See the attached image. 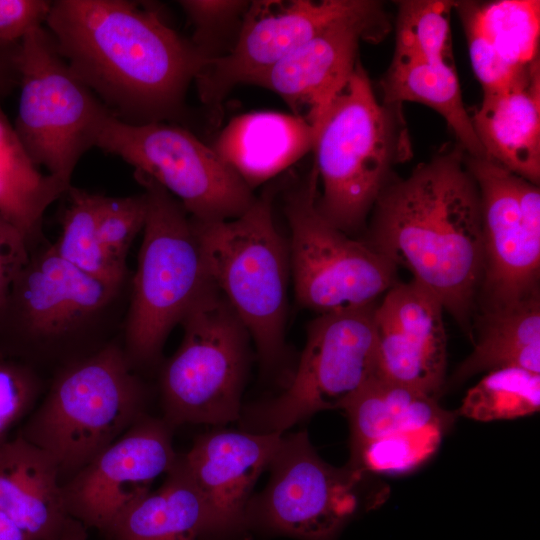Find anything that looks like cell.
Here are the masks:
<instances>
[{"label":"cell","mask_w":540,"mask_h":540,"mask_svg":"<svg viewBox=\"0 0 540 540\" xmlns=\"http://www.w3.org/2000/svg\"><path fill=\"white\" fill-rule=\"evenodd\" d=\"M45 27L72 73L123 123H174L203 57L159 11L129 0H54Z\"/></svg>","instance_id":"obj_1"},{"label":"cell","mask_w":540,"mask_h":540,"mask_svg":"<svg viewBox=\"0 0 540 540\" xmlns=\"http://www.w3.org/2000/svg\"><path fill=\"white\" fill-rule=\"evenodd\" d=\"M431 291L472 337L483 277L480 192L456 143L378 196L366 240Z\"/></svg>","instance_id":"obj_2"},{"label":"cell","mask_w":540,"mask_h":540,"mask_svg":"<svg viewBox=\"0 0 540 540\" xmlns=\"http://www.w3.org/2000/svg\"><path fill=\"white\" fill-rule=\"evenodd\" d=\"M130 280L105 282L39 244L0 306V357L54 374L100 350L122 332Z\"/></svg>","instance_id":"obj_3"},{"label":"cell","mask_w":540,"mask_h":540,"mask_svg":"<svg viewBox=\"0 0 540 540\" xmlns=\"http://www.w3.org/2000/svg\"><path fill=\"white\" fill-rule=\"evenodd\" d=\"M317 207L348 235L365 227L395 164L408 160L411 143L401 105L380 102L358 60L315 134Z\"/></svg>","instance_id":"obj_4"},{"label":"cell","mask_w":540,"mask_h":540,"mask_svg":"<svg viewBox=\"0 0 540 540\" xmlns=\"http://www.w3.org/2000/svg\"><path fill=\"white\" fill-rule=\"evenodd\" d=\"M146 389L116 339L58 369L20 428L55 462L62 484L144 415Z\"/></svg>","instance_id":"obj_5"},{"label":"cell","mask_w":540,"mask_h":540,"mask_svg":"<svg viewBox=\"0 0 540 540\" xmlns=\"http://www.w3.org/2000/svg\"><path fill=\"white\" fill-rule=\"evenodd\" d=\"M134 177L144 189L147 215L121 343L136 369L158 361L172 329L213 282L181 203L147 175L135 171Z\"/></svg>","instance_id":"obj_6"},{"label":"cell","mask_w":540,"mask_h":540,"mask_svg":"<svg viewBox=\"0 0 540 540\" xmlns=\"http://www.w3.org/2000/svg\"><path fill=\"white\" fill-rule=\"evenodd\" d=\"M268 186L240 216L191 218L210 278L271 367L284 352L291 278L288 242L276 227Z\"/></svg>","instance_id":"obj_7"},{"label":"cell","mask_w":540,"mask_h":540,"mask_svg":"<svg viewBox=\"0 0 540 540\" xmlns=\"http://www.w3.org/2000/svg\"><path fill=\"white\" fill-rule=\"evenodd\" d=\"M20 96L14 130L30 160L71 185L112 115L70 70L45 26L28 33L17 57Z\"/></svg>","instance_id":"obj_8"},{"label":"cell","mask_w":540,"mask_h":540,"mask_svg":"<svg viewBox=\"0 0 540 540\" xmlns=\"http://www.w3.org/2000/svg\"><path fill=\"white\" fill-rule=\"evenodd\" d=\"M180 346L160 374L165 417L181 424L238 419L249 359V333L213 284L181 321Z\"/></svg>","instance_id":"obj_9"},{"label":"cell","mask_w":540,"mask_h":540,"mask_svg":"<svg viewBox=\"0 0 540 540\" xmlns=\"http://www.w3.org/2000/svg\"><path fill=\"white\" fill-rule=\"evenodd\" d=\"M318 184L313 167L284 194L290 273L297 302L318 314L375 304L397 282V267L320 213Z\"/></svg>","instance_id":"obj_10"},{"label":"cell","mask_w":540,"mask_h":540,"mask_svg":"<svg viewBox=\"0 0 540 540\" xmlns=\"http://www.w3.org/2000/svg\"><path fill=\"white\" fill-rule=\"evenodd\" d=\"M96 147L156 181L196 220L236 218L256 198L212 147L176 123L131 125L110 115Z\"/></svg>","instance_id":"obj_11"},{"label":"cell","mask_w":540,"mask_h":540,"mask_svg":"<svg viewBox=\"0 0 540 540\" xmlns=\"http://www.w3.org/2000/svg\"><path fill=\"white\" fill-rule=\"evenodd\" d=\"M377 303L318 314L312 320L290 384L279 397L255 409L254 432L282 434L317 412L345 409L377 374Z\"/></svg>","instance_id":"obj_12"},{"label":"cell","mask_w":540,"mask_h":540,"mask_svg":"<svg viewBox=\"0 0 540 540\" xmlns=\"http://www.w3.org/2000/svg\"><path fill=\"white\" fill-rule=\"evenodd\" d=\"M465 163L482 207L484 262L476 312L498 309L539 292L540 190L490 160L465 153Z\"/></svg>","instance_id":"obj_13"},{"label":"cell","mask_w":540,"mask_h":540,"mask_svg":"<svg viewBox=\"0 0 540 540\" xmlns=\"http://www.w3.org/2000/svg\"><path fill=\"white\" fill-rule=\"evenodd\" d=\"M270 481L248 516L301 540H333L357 506L361 475L335 468L315 451L305 431L281 438L269 464Z\"/></svg>","instance_id":"obj_14"},{"label":"cell","mask_w":540,"mask_h":540,"mask_svg":"<svg viewBox=\"0 0 540 540\" xmlns=\"http://www.w3.org/2000/svg\"><path fill=\"white\" fill-rule=\"evenodd\" d=\"M344 410L351 433L347 466L361 476L415 468L436 451L455 419L437 398L377 375Z\"/></svg>","instance_id":"obj_15"},{"label":"cell","mask_w":540,"mask_h":540,"mask_svg":"<svg viewBox=\"0 0 540 540\" xmlns=\"http://www.w3.org/2000/svg\"><path fill=\"white\" fill-rule=\"evenodd\" d=\"M369 0L251 1L236 40L224 55L205 60L194 81L211 114L238 84H249L335 21Z\"/></svg>","instance_id":"obj_16"},{"label":"cell","mask_w":540,"mask_h":540,"mask_svg":"<svg viewBox=\"0 0 540 540\" xmlns=\"http://www.w3.org/2000/svg\"><path fill=\"white\" fill-rule=\"evenodd\" d=\"M172 427L141 416L113 443L62 484L68 514L107 534L118 518L150 492L177 460Z\"/></svg>","instance_id":"obj_17"},{"label":"cell","mask_w":540,"mask_h":540,"mask_svg":"<svg viewBox=\"0 0 540 540\" xmlns=\"http://www.w3.org/2000/svg\"><path fill=\"white\" fill-rule=\"evenodd\" d=\"M389 28L383 3L369 0L365 8L335 21L249 84L275 92L316 134L353 73L359 42L378 41Z\"/></svg>","instance_id":"obj_18"},{"label":"cell","mask_w":540,"mask_h":540,"mask_svg":"<svg viewBox=\"0 0 540 540\" xmlns=\"http://www.w3.org/2000/svg\"><path fill=\"white\" fill-rule=\"evenodd\" d=\"M444 308L427 288L396 282L375 308L377 376L437 398L446 376Z\"/></svg>","instance_id":"obj_19"},{"label":"cell","mask_w":540,"mask_h":540,"mask_svg":"<svg viewBox=\"0 0 540 540\" xmlns=\"http://www.w3.org/2000/svg\"><path fill=\"white\" fill-rule=\"evenodd\" d=\"M281 433L220 430L198 437L180 455L210 513L212 532L239 528L252 488L269 466Z\"/></svg>","instance_id":"obj_20"},{"label":"cell","mask_w":540,"mask_h":540,"mask_svg":"<svg viewBox=\"0 0 540 540\" xmlns=\"http://www.w3.org/2000/svg\"><path fill=\"white\" fill-rule=\"evenodd\" d=\"M471 121L490 161L539 186V58L505 88L484 93Z\"/></svg>","instance_id":"obj_21"},{"label":"cell","mask_w":540,"mask_h":540,"mask_svg":"<svg viewBox=\"0 0 540 540\" xmlns=\"http://www.w3.org/2000/svg\"><path fill=\"white\" fill-rule=\"evenodd\" d=\"M0 511L28 540H55L70 516L54 460L18 433L0 448Z\"/></svg>","instance_id":"obj_22"},{"label":"cell","mask_w":540,"mask_h":540,"mask_svg":"<svg viewBox=\"0 0 540 540\" xmlns=\"http://www.w3.org/2000/svg\"><path fill=\"white\" fill-rule=\"evenodd\" d=\"M314 139V129L304 119L263 111L233 118L212 148L253 190L312 150Z\"/></svg>","instance_id":"obj_23"},{"label":"cell","mask_w":540,"mask_h":540,"mask_svg":"<svg viewBox=\"0 0 540 540\" xmlns=\"http://www.w3.org/2000/svg\"><path fill=\"white\" fill-rule=\"evenodd\" d=\"M208 532V507L178 455L160 488L133 503L106 535L113 540H196Z\"/></svg>","instance_id":"obj_24"},{"label":"cell","mask_w":540,"mask_h":540,"mask_svg":"<svg viewBox=\"0 0 540 540\" xmlns=\"http://www.w3.org/2000/svg\"><path fill=\"white\" fill-rule=\"evenodd\" d=\"M476 313L474 349L454 373V383L507 367L540 374V291L511 305Z\"/></svg>","instance_id":"obj_25"},{"label":"cell","mask_w":540,"mask_h":540,"mask_svg":"<svg viewBox=\"0 0 540 540\" xmlns=\"http://www.w3.org/2000/svg\"><path fill=\"white\" fill-rule=\"evenodd\" d=\"M380 87L384 103L417 102L434 109L468 156L489 160L465 108L454 62H391Z\"/></svg>","instance_id":"obj_26"},{"label":"cell","mask_w":540,"mask_h":540,"mask_svg":"<svg viewBox=\"0 0 540 540\" xmlns=\"http://www.w3.org/2000/svg\"><path fill=\"white\" fill-rule=\"evenodd\" d=\"M70 186L38 170L0 109V214L22 232L31 249L43 243L46 209Z\"/></svg>","instance_id":"obj_27"},{"label":"cell","mask_w":540,"mask_h":540,"mask_svg":"<svg viewBox=\"0 0 540 540\" xmlns=\"http://www.w3.org/2000/svg\"><path fill=\"white\" fill-rule=\"evenodd\" d=\"M455 10L512 69L539 58L540 1H456Z\"/></svg>","instance_id":"obj_28"},{"label":"cell","mask_w":540,"mask_h":540,"mask_svg":"<svg viewBox=\"0 0 540 540\" xmlns=\"http://www.w3.org/2000/svg\"><path fill=\"white\" fill-rule=\"evenodd\" d=\"M61 217V234L53 246L57 254L81 271L112 284L130 280L129 271L116 267L105 255L97 234L104 195L68 188Z\"/></svg>","instance_id":"obj_29"},{"label":"cell","mask_w":540,"mask_h":540,"mask_svg":"<svg viewBox=\"0 0 540 540\" xmlns=\"http://www.w3.org/2000/svg\"><path fill=\"white\" fill-rule=\"evenodd\" d=\"M456 1H398L392 63L454 62L451 14Z\"/></svg>","instance_id":"obj_30"},{"label":"cell","mask_w":540,"mask_h":540,"mask_svg":"<svg viewBox=\"0 0 540 540\" xmlns=\"http://www.w3.org/2000/svg\"><path fill=\"white\" fill-rule=\"evenodd\" d=\"M539 409L540 374L507 367L487 372L467 391L457 413L490 422L531 415Z\"/></svg>","instance_id":"obj_31"},{"label":"cell","mask_w":540,"mask_h":540,"mask_svg":"<svg viewBox=\"0 0 540 540\" xmlns=\"http://www.w3.org/2000/svg\"><path fill=\"white\" fill-rule=\"evenodd\" d=\"M147 215L144 192L132 196H104L97 222L100 245L107 258L119 269L128 271L126 259L129 249Z\"/></svg>","instance_id":"obj_32"},{"label":"cell","mask_w":540,"mask_h":540,"mask_svg":"<svg viewBox=\"0 0 540 540\" xmlns=\"http://www.w3.org/2000/svg\"><path fill=\"white\" fill-rule=\"evenodd\" d=\"M194 26L192 44L204 61L217 58L216 43L235 38L241 26L249 1L182 0L178 2Z\"/></svg>","instance_id":"obj_33"},{"label":"cell","mask_w":540,"mask_h":540,"mask_svg":"<svg viewBox=\"0 0 540 540\" xmlns=\"http://www.w3.org/2000/svg\"><path fill=\"white\" fill-rule=\"evenodd\" d=\"M44 388L38 371L0 357V448L10 439L12 429L35 408Z\"/></svg>","instance_id":"obj_34"},{"label":"cell","mask_w":540,"mask_h":540,"mask_svg":"<svg viewBox=\"0 0 540 540\" xmlns=\"http://www.w3.org/2000/svg\"><path fill=\"white\" fill-rule=\"evenodd\" d=\"M51 5L50 0H0V47L16 46L45 26Z\"/></svg>","instance_id":"obj_35"},{"label":"cell","mask_w":540,"mask_h":540,"mask_svg":"<svg viewBox=\"0 0 540 540\" xmlns=\"http://www.w3.org/2000/svg\"><path fill=\"white\" fill-rule=\"evenodd\" d=\"M30 252L31 247L22 232L0 214V306Z\"/></svg>","instance_id":"obj_36"},{"label":"cell","mask_w":540,"mask_h":540,"mask_svg":"<svg viewBox=\"0 0 540 540\" xmlns=\"http://www.w3.org/2000/svg\"><path fill=\"white\" fill-rule=\"evenodd\" d=\"M20 44L0 47V96L13 92L19 85L17 57Z\"/></svg>","instance_id":"obj_37"},{"label":"cell","mask_w":540,"mask_h":540,"mask_svg":"<svg viewBox=\"0 0 540 540\" xmlns=\"http://www.w3.org/2000/svg\"><path fill=\"white\" fill-rule=\"evenodd\" d=\"M55 540H88L87 527L79 520L69 516Z\"/></svg>","instance_id":"obj_38"}]
</instances>
